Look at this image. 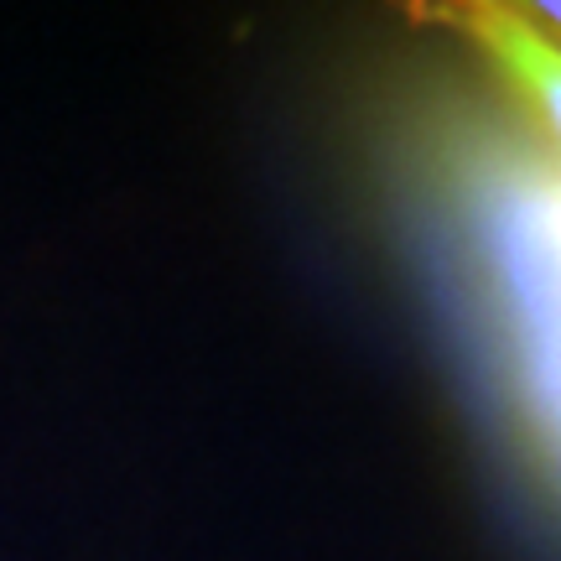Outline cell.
Here are the masks:
<instances>
[{
	"mask_svg": "<svg viewBox=\"0 0 561 561\" xmlns=\"http://www.w3.org/2000/svg\"><path fill=\"white\" fill-rule=\"evenodd\" d=\"M525 16L541 26L551 42H561V0H541V5H525Z\"/></svg>",
	"mask_w": 561,
	"mask_h": 561,
	"instance_id": "cell-3",
	"label": "cell"
},
{
	"mask_svg": "<svg viewBox=\"0 0 561 561\" xmlns=\"http://www.w3.org/2000/svg\"><path fill=\"white\" fill-rule=\"evenodd\" d=\"M468 203L510 348V380L530 432L561 468V182L520 161H500L483 167Z\"/></svg>",
	"mask_w": 561,
	"mask_h": 561,
	"instance_id": "cell-1",
	"label": "cell"
},
{
	"mask_svg": "<svg viewBox=\"0 0 561 561\" xmlns=\"http://www.w3.org/2000/svg\"><path fill=\"white\" fill-rule=\"evenodd\" d=\"M421 16L442 21L473 53H483L489 68L500 73V83L510 89V100L525 104V115L541 125V136L561 151V47L536 21L515 11V5H494V0L432 5Z\"/></svg>",
	"mask_w": 561,
	"mask_h": 561,
	"instance_id": "cell-2",
	"label": "cell"
}]
</instances>
